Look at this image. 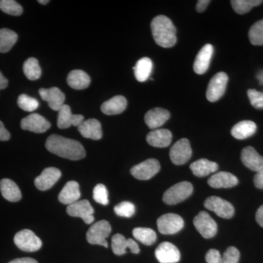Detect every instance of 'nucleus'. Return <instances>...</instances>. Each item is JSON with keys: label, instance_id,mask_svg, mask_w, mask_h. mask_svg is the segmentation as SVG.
I'll return each mask as SVG.
<instances>
[{"label": "nucleus", "instance_id": "obj_1", "mask_svg": "<svg viewBox=\"0 0 263 263\" xmlns=\"http://www.w3.org/2000/svg\"><path fill=\"white\" fill-rule=\"evenodd\" d=\"M46 147L51 153L70 160H80L86 157V151L80 142L58 135L48 137Z\"/></svg>", "mask_w": 263, "mask_h": 263}, {"label": "nucleus", "instance_id": "obj_2", "mask_svg": "<svg viewBox=\"0 0 263 263\" xmlns=\"http://www.w3.org/2000/svg\"><path fill=\"white\" fill-rule=\"evenodd\" d=\"M151 29L154 39L158 46L167 48L176 44L177 41L176 27L168 17L157 15L152 21Z\"/></svg>", "mask_w": 263, "mask_h": 263}, {"label": "nucleus", "instance_id": "obj_3", "mask_svg": "<svg viewBox=\"0 0 263 263\" xmlns=\"http://www.w3.org/2000/svg\"><path fill=\"white\" fill-rule=\"evenodd\" d=\"M193 192V184L188 181H182L169 188L164 193L162 200L167 205H175L187 199Z\"/></svg>", "mask_w": 263, "mask_h": 263}, {"label": "nucleus", "instance_id": "obj_4", "mask_svg": "<svg viewBox=\"0 0 263 263\" xmlns=\"http://www.w3.org/2000/svg\"><path fill=\"white\" fill-rule=\"evenodd\" d=\"M111 233V226L108 221H99L95 223L88 230L86 233V240L90 245H100L108 248V245L106 238Z\"/></svg>", "mask_w": 263, "mask_h": 263}, {"label": "nucleus", "instance_id": "obj_5", "mask_svg": "<svg viewBox=\"0 0 263 263\" xmlns=\"http://www.w3.org/2000/svg\"><path fill=\"white\" fill-rule=\"evenodd\" d=\"M14 243L21 250L33 252L39 250L42 247V240L30 230L19 231L14 237Z\"/></svg>", "mask_w": 263, "mask_h": 263}, {"label": "nucleus", "instance_id": "obj_6", "mask_svg": "<svg viewBox=\"0 0 263 263\" xmlns=\"http://www.w3.org/2000/svg\"><path fill=\"white\" fill-rule=\"evenodd\" d=\"M228 76L226 72H219L211 79L208 86L206 98L209 102L217 101L226 92Z\"/></svg>", "mask_w": 263, "mask_h": 263}, {"label": "nucleus", "instance_id": "obj_7", "mask_svg": "<svg viewBox=\"0 0 263 263\" xmlns=\"http://www.w3.org/2000/svg\"><path fill=\"white\" fill-rule=\"evenodd\" d=\"M204 206L208 210L212 211L223 219H230L235 214V209L233 205L219 197H208L204 202Z\"/></svg>", "mask_w": 263, "mask_h": 263}, {"label": "nucleus", "instance_id": "obj_8", "mask_svg": "<svg viewBox=\"0 0 263 263\" xmlns=\"http://www.w3.org/2000/svg\"><path fill=\"white\" fill-rule=\"evenodd\" d=\"M183 219L176 214H166L157 219V228L162 234L173 235L183 229Z\"/></svg>", "mask_w": 263, "mask_h": 263}, {"label": "nucleus", "instance_id": "obj_9", "mask_svg": "<svg viewBox=\"0 0 263 263\" xmlns=\"http://www.w3.org/2000/svg\"><path fill=\"white\" fill-rule=\"evenodd\" d=\"M193 155L190 142L186 138H182L176 142L171 147L170 151V157L173 163L176 165H181L187 162Z\"/></svg>", "mask_w": 263, "mask_h": 263}, {"label": "nucleus", "instance_id": "obj_10", "mask_svg": "<svg viewBox=\"0 0 263 263\" xmlns=\"http://www.w3.org/2000/svg\"><path fill=\"white\" fill-rule=\"evenodd\" d=\"M194 226L203 238H211L217 233V224L207 212H200L193 220Z\"/></svg>", "mask_w": 263, "mask_h": 263}, {"label": "nucleus", "instance_id": "obj_11", "mask_svg": "<svg viewBox=\"0 0 263 263\" xmlns=\"http://www.w3.org/2000/svg\"><path fill=\"white\" fill-rule=\"evenodd\" d=\"M160 170V164L155 159H148L141 163L137 164L131 169L130 173L138 180H149L158 174Z\"/></svg>", "mask_w": 263, "mask_h": 263}, {"label": "nucleus", "instance_id": "obj_12", "mask_svg": "<svg viewBox=\"0 0 263 263\" xmlns=\"http://www.w3.org/2000/svg\"><path fill=\"white\" fill-rule=\"evenodd\" d=\"M94 209L90 202L86 200H80L69 205L67 208L68 215L73 217H79L84 220L86 224H90L95 220Z\"/></svg>", "mask_w": 263, "mask_h": 263}, {"label": "nucleus", "instance_id": "obj_13", "mask_svg": "<svg viewBox=\"0 0 263 263\" xmlns=\"http://www.w3.org/2000/svg\"><path fill=\"white\" fill-rule=\"evenodd\" d=\"M21 127L24 130L35 133H43L51 127V123L38 114H32L24 118L21 122Z\"/></svg>", "mask_w": 263, "mask_h": 263}, {"label": "nucleus", "instance_id": "obj_14", "mask_svg": "<svg viewBox=\"0 0 263 263\" xmlns=\"http://www.w3.org/2000/svg\"><path fill=\"white\" fill-rule=\"evenodd\" d=\"M156 258L160 263H176L181 259L179 249L170 242H163L155 251Z\"/></svg>", "mask_w": 263, "mask_h": 263}, {"label": "nucleus", "instance_id": "obj_15", "mask_svg": "<svg viewBox=\"0 0 263 263\" xmlns=\"http://www.w3.org/2000/svg\"><path fill=\"white\" fill-rule=\"evenodd\" d=\"M62 176L61 171L56 167H47L43 170L42 174L34 179V185L41 191L51 189Z\"/></svg>", "mask_w": 263, "mask_h": 263}, {"label": "nucleus", "instance_id": "obj_16", "mask_svg": "<svg viewBox=\"0 0 263 263\" xmlns=\"http://www.w3.org/2000/svg\"><path fill=\"white\" fill-rule=\"evenodd\" d=\"M111 247L114 253L119 256L127 253V250L133 254L140 252L139 246L136 241L131 238L126 239L124 235L121 234H116L112 237Z\"/></svg>", "mask_w": 263, "mask_h": 263}, {"label": "nucleus", "instance_id": "obj_17", "mask_svg": "<svg viewBox=\"0 0 263 263\" xmlns=\"http://www.w3.org/2000/svg\"><path fill=\"white\" fill-rule=\"evenodd\" d=\"M39 94L44 101L47 102L50 108L53 110L59 111L65 105V95L57 87L50 89H39Z\"/></svg>", "mask_w": 263, "mask_h": 263}, {"label": "nucleus", "instance_id": "obj_18", "mask_svg": "<svg viewBox=\"0 0 263 263\" xmlns=\"http://www.w3.org/2000/svg\"><path fill=\"white\" fill-rule=\"evenodd\" d=\"M58 112L57 126L60 129H67V128L70 127L71 126L79 127L84 121V117L82 115L72 114L70 106L65 104Z\"/></svg>", "mask_w": 263, "mask_h": 263}, {"label": "nucleus", "instance_id": "obj_19", "mask_svg": "<svg viewBox=\"0 0 263 263\" xmlns=\"http://www.w3.org/2000/svg\"><path fill=\"white\" fill-rule=\"evenodd\" d=\"M213 53H214V47L211 44L205 45L200 50L193 65L194 70L197 74L202 75L206 72L210 66Z\"/></svg>", "mask_w": 263, "mask_h": 263}, {"label": "nucleus", "instance_id": "obj_20", "mask_svg": "<svg viewBox=\"0 0 263 263\" xmlns=\"http://www.w3.org/2000/svg\"><path fill=\"white\" fill-rule=\"evenodd\" d=\"M171 117L168 110L162 108H155L148 110L145 115V122L150 129H157L163 125Z\"/></svg>", "mask_w": 263, "mask_h": 263}, {"label": "nucleus", "instance_id": "obj_21", "mask_svg": "<svg viewBox=\"0 0 263 263\" xmlns=\"http://www.w3.org/2000/svg\"><path fill=\"white\" fill-rule=\"evenodd\" d=\"M79 133L85 138L98 141L103 137L101 124L98 120L95 119H90L84 120L78 127Z\"/></svg>", "mask_w": 263, "mask_h": 263}, {"label": "nucleus", "instance_id": "obj_22", "mask_svg": "<svg viewBox=\"0 0 263 263\" xmlns=\"http://www.w3.org/2000/svg\"><path fill=\"white\" fill-rule=\"evenodd\" d=\"M240 159L246 167L255 172L263 167V157L257 153L253 147L247 146L243 148Z\"/></svg>", "mask_w": 263, "mask_h": 263}, {"label": "nucleus", "instance_id": "obj_23", "mask_svg": "<svg viewBox=\"0 0 263 263\" xmlns=\"http://www.w3.org/2000/svg\"><path fill=\"white\" fill-rule=\"evenodd\" d=\"M146 141L150 146L157 148H165L171 144L172 133L167 129H155L147 135Z\"/></svg>", "mask_w": 263, "mask_h": 263}, {"label": "nucleus", "instance_id": "obj_24", "mask_svg": "<svg viewBox=\"0 0 263 263\" xmlns=\"http://www.w3.org/2000/svg\"><path fill=\"white\" fill-rule=\"evenodd\" d=\"M81 197L80 187L79 183L75 181H68L59 195V200L65 205H71L79 201Z\"/></svg>", "mask_w": 263, "mask_h": 263}, {"label": "nucleus", "instance_id": "obj_25", "mask_svg": "<svg viewBox=\"0 0 263 263\" xmlns=\"http://www.w3.org/2000/svg\"><path fill=\"white\" fill-rule=\"evenodd\" d=\"M208 183L213 188H231L238 184V179L229 172H219L213 175Z\"/></svg>", "mask_w": 263, "mask_h": 263}, {"label": "nucleus", "instance_id": "obj_26", "mask_svg": "<svg viewBox=\"0 0 263 263\" xmlns=\"http://www.w3.org/2000/svg\"><path fill=\"white\" fill-rule=\"evenodd\" d=\"M127 106V101L126 98L121 95H117L105 101L101 105V110L106 115H117L124 111Z\"/></svg>", "mask_w": 263, "mask_h": 263}, {"label": "nucleus", "instance_id": "obj_27", "mask_svg": "<svg viewBox=\"0 0 263 263\" xmlns=\"http://www.w3.org/2000/svg\"><path fill=\"white\" fill-rule=\"evenodd\" d=\"M192 172L197 177H205L213 173H215L219 168V165L216 162L206 159H200L190 164Z\"/></svg>", "mask_w": 263, "mask_h": 263}, {"label": "nucleus", "instance_id": "obj_28", "mask_svg": "<svg viewBox=\"0 0 263 263\" xmlns=\"http://www.w3.org/2000/svg\"><path fill=\"white\" fill-rule=\"evenodd\" d=\"M67 84L72 89L83 90L89 87L91 79L84 71L75 70L71 71L67 78Z\"/></svg>", "mask_w": 263, "mask_h": 263}, {"label": "nucleus", "instance_id": "obj_29", "mask_svg": "<svg viewBox=\"0 0 263 263\" xmlns=\"http://www.w3.org/2000/svg\"><path fill=\"white\" fill-rule=\"evenodd\" d=\"M0 190L3 197L10 202H18L22 199V195L18 185L8 179L0 181Z\"/></svg>", "mask_w": 263, "mask_h": 263}, {"label": "nucleus", "instance_id": "obj_30", "mask_svg": "<svg viewBox=\"0 0 263 263\" xmlns=\"http://www.w3.org/2000/svg\"><path fill=\"white\" fill-rule=\"evenodd\" d=\"M257 131V125L252 121L245 120L238 122L231 129L232 136L238 140H243L253 136Z\"/></svg>", "mask_w": 263, "mask_h": 263}, {"label": "nucleus", "instance_id": "obj_31", "mask_svg": "<svg viewBox=\"0 0 263 263\" xmlns=\"http://www.w3.org/2000/svg\"><path fill=\"white\" fill-rule=\"evenodd\" d=\"M134 69L135 76L140 82H144L148 80L153 70V62L148 57H143L138 60Z\"/></svg>", "mask_w": 263, "mask_h": 263}, {"label": "nucleus", "instance_id": "obj_32", "mask_svg": "<svg viewBox=\"0 0 263 263\" xmlns=\"http://www.w3.org/2000/svg\"><path fill=\"white\" fill-rule=\"evenodd\" d=\"M18 41V34L9 29H0V53H7Z\"/></svg>", "mask_w": 263, "mask_h": 263}, {"label": "nucleus", "instance_id": "obj_33", "mask_svg": "<svg viewBox=\"0 0 263 263\" xmlns=\"http://www.w3.org/2000/svg\"><path fill=\"white\" fill-rule=\"evenodd\" d=\"M23 70L24 75L29 80L31 81L39 79L41 76V72H42L38 60L34 57H31L26 60L24 64Z\"/></svg>", "mask_w": 263, "mask_h": 263}, {"label": "nucleus", "instance_id": "obj_34", "mask_svg": "<svg viewBox=\"0 0 263 263\" xmlns=\"http://www.w3.org/2000/svg\"><path fill=\"white\" fill-rule=\"evenodd\" d=\"M134 238L143 245L150 246L157 240V234L153 230L146 228H136L133 230Z\"/></svg>", "mask_w": 263, "mask_h": 263}, {"label": "nucleus", "instance_id": "obj_35", "mask_svg": "<svg viewBox=\"0 0 263 263\" xmlns=\"http://www.w3.org/2000/svg\"><path fill=\"white\" fill-rule=\"evenodd\" d=\"M262 0H232L233 10L238 14L243 15L248 13L254 7L262 4Z\"/></svg>", "mask_w": 263, "mask_h": 263}, {"label": "nucleus", "instance_id": "obj_36", "mask_svg": "<svg viewBox=\"0 0 263 263\" xmlns=\"http://www.w3.org/2000/svg\"><path fill=\"white\" fill-rule=\"evenodd\" d=\"M249 38L254 46H263V18L252 26L249 29Z\"/></svg>", "mask_w": 263, "mask_h": 263}, {"label": "nucleus", "instance_id": "obj_37", "mask_svg": "<svg viewBox=\"0 0 263 263\" xmlns=\"http://www.w3.org/2000/svg\"><path fill=\"white\" fill-rule=\"evenodd\" d=\"M0 10L8 15L18 16L23 13V8L14 0H0Z\"/></svg>", "mask_w": 263, "mask_h": 263}, {"label": "nucleus", "instance_id": "obj_38", "mask_svg": "<svg viewBox=\"0 0 263 263\" xmlns=\"http://www.w3.org/2000/svg\"><path fill=\"white\" fill-rule=\"evenodd\" d=\"M19 108L27 112H32L39 106V103L36 99L31 98L27 95H21L18 98Z\"/></svg>", "mask_w": 263, "mask_h": 263}, {"label": "nucleus", "instance_id": "obj_39", "mask_svg": "<svg viewBox=\"0 0 263 263\" xmlns=\"http://www.w3.org/2000/svg\"><path fill=\"white\" fill-rule=\"evenodd\" d=\"M114 212L117 216L129 218L136 212V207L130 202H122L114 207Z\"/></svg>", "mask_w": 263, "mask_h": 263}, {"label": "nucleus", "instance_id": "obj_40", "mask_svg": "<svg viewBox=\"0 0 263 263\" xmlns=\"http://www.w3.org/2000/svg\"><path fill=\"white\" fill-rule=\"evenodd\" d=\"M93 198L95 201L101 205H108L109 202L108 193L105 185L100 183L95 186L93 190Z\"/></svg>", "mask_w": 263, "mask_h": 263}, {"label": "nucleus", "instance_id": "obj_41", "mask_svg": "<svg viewBox=\"0 0 263 263\" xmlns=\"http://www.w3.org/2000/svg\"><path fill=\"white\" fill-rule=\"evenodd\" d=\"M251 105L257 109L263 108V93L256 89H249L247 91Z\"/></svg>", "mask_w": 263, "mask_h": 263}, {"label": "nucleus", "instance_id": "obj_42", "mask_svg": "<svg viewBox=\"0 0 263 263\" xmlns=\"http://www.w3.org/2000/svg\"><path fill=\"white\" fill-rule=\"evenodd\" d=\"M240 252L235 247H230L227 249L221 257L222 263H238Z\"/></svg>", "mask_w": 263, "mask_h": 263}, {"label": "nucleus", "instance_id": "obj_43", "mask_svg": "<svg viewBox=\"0 0 263 263\" xmlns=\"http://www.w3.org/2000/svg\"><path fill=\"white\" fill-rule=\"evenodd\" d=\"M207 263H222L220 252L216 249H210L205 255Z\"/></svg>", "mask_w": 263, "mask_h": 263}, {"label": "nucleus", "instance_id": "obj_44", "mask_svg": "<svg viewBox=\"0 0 263 263\" xmlns=\"http://www.w3.org/2000/svg\"><path fill=\"white\" fill-rule=\"evenodd\" d=\"M254 183L256 187L263 190V167L257 171L254 177Z\"/></svg>", "mask_w": 263, "mask_h": 263}, {"label": "nucleus", "instance_id": "obj_45", "mask_svg": "<svg viewBox=\"0 0 263 263\" xmlns=\"http://www.w3.org/2000/svg\"><path fill=\"white\" fill-rule=\"evenodd\" d=\"M10 138V134L8 129L5 127L3 123L0 121V141H8Z\"/></svg>", "mask_w": 263, "mask_h": 263}, {"label": "nucleus", "instance_id": "obj_46", "mask_svg": "<svg viewBox=\"0 0 263 263\" xmlns=\"http://www.w3.org/2000/svg\"><path fill=\"white\" fill-rule=\"evenodd\" d=\"M211 1H209V0H200V1H197L196 5L197 11L199 12V13H202V12L205 11V9L207 8L208 5H209Z\"/></svg>", "mask_w": 263, "mask_h": 263}, {"label": "nucleus", "instance_id": "obj_47", "mask_svg": "<svg viewBox=\"0 0 263 263\" xmlns=\"http://www.w3.org/2000/svg\"><path fill=\"white\" fill-rule=\"evenodd\" d=\"M256 221L259 226L263 228V205L259 208L256 213Z\"/></svg>", "mask_w": 263, "mask_h": 263}, {"label": "nucleus", "instance_id": "obj_48", "mask_svg": "<svg viewBox=\"0 0 263 263\" xmlns=\"http://www.w3.org/2000/svg\"><path fill=\"white\" fill-rule=\"evenodd\" d=\"M8 263H38L37 260L29 257H24V258H18L13 259Z\"/></svg>", "mask_w": 263, "mask_h": 263}, {"label": "nucleus", "instance_id": "obj_49", "mask_svg": "<svg viewBox=\"0 0 263 263\" xmlns=\"http://www.w3.org/2000/svg\"><path fill=\"white\" fill-rule=\"evenodd\" d=\"M8 85V81L0 72V90L5 89Z\"/></svg>", "mask_w": 263, "mask_h": 263}, {"label": "nucleus", "instance_id": "obj_50", "mask_svg": "<svg viewBox=\"0 0 263 263\" xmlns=\"http://www.w3.org/2000/svg\"><path fill=\"white\" fill-rule=\"evenodd\" d=\"M257 78L259 83H260V84H263V71H260V72H258Z\"/></svg>", "mask_w": 263, "mask_h": 263}, {"label": "nucleus", "instance_id": "obj_51", "mask_svg": "<svg viewBox=\"0 0 263 263\" xmlns=\"http://www.w3.org/2000/svg\"><path fill=\"white\" fill-rule=\"evenodd\" d=\"M50 1H48V0H39L38 1V3H40V4L41 5H47L48 3H49Z\"/></svg>", "mask_w": 263, "mask_h": 263}]
</instances>
